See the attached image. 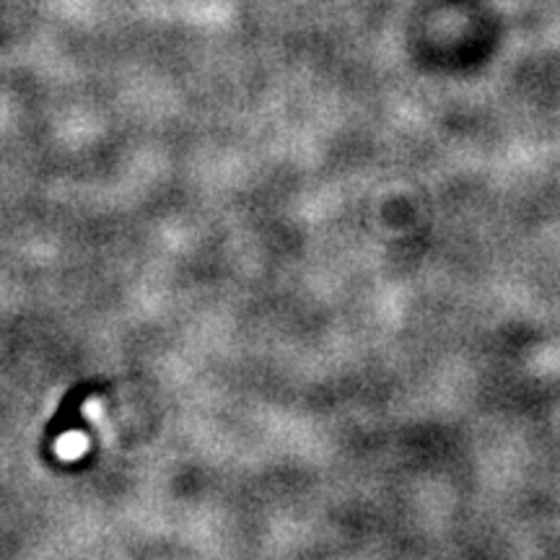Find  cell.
<instances>
[{"label": "cell", "mask_w": 560, "mask_h": 560, "mask_svg": "<svg viewBox=\"0 0 560 560\" xmlns=\"http://www.w3.org/2000/svg\"><path fill=\"white\" fill-rule=\"evenodd\" d=\"M86 389H75L73 395L68 397V402H62V408L58 410V416L50 425H47V444H52L55 439L62 436V431L73 429V425H79V418H75V412H79V405L86 400Z\"/></svg>", "instance_id": "obj_1"}]
</instances>
